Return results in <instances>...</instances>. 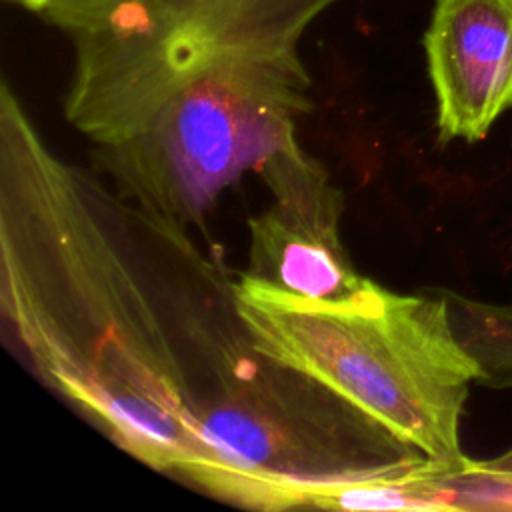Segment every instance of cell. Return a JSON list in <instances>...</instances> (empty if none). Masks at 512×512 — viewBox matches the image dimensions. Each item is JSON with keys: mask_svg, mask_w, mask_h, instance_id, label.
<instances>
[{"mask_svg": "<svg viewBox=\"0 0 512 512\" xmlns=\"http://www.w3.org/2000/svg\"><path fill=\"white\" fill-rule=\"evenodd\" d=\"M0 308L36 372L124 452L200 486L292 368L190 232L60 158L0 90Z\"/></svg>", "mask_w": 512, "mask_h": 512, "instance_id": "1", "label": "cell"}, {"mask_svg": "<svg viewBox=\"0 0 512 512\" xmlns=\"http://www.w3.org/2000/svg\"><path fill=\"white\" fill-rule=\"evenodd\" d=\"M338 0H52L72 44L64 116L92 170L152 220L194 234L220 192L296 140L308 26Z\"/></svg>", "mask_w": 512, "mask_h": 512, "instance_id": "2", "label": "cell"}, {"mask_svg": "<svg viewBox=\"0 0 512 512\" xmlns=\"http://www.w3.org/2000/svg\"><path fill=\"white\" fill-rule=\"evenodd\" d=\"M236 300L260 352L318 380L438 464H460V420L480 376L444 296L370 278L342 298H308L242 274Z\"/></svg>", "mask_w": 512, "mask_h": 512, "instance_id": "3", "label": "cell"}, {"mask_svg": "<svg viewBox=\"0 0 512 512\" xmlns=\"http://www.w3.org/2000/svg\"><path fill=\"white\" fill-rule=\"evenodd\" d=\"M270 204L250 218L246 276L308 298H342L360 276L342 242L344 196L298 140L258 170Z\"/></svg>", "mask_w": 512, "mask_h": 512, "instance_id": "4", "label": "cell"}, {"mask_svg": "<svg viewBox=\"0 0 512 512\" xmlns=\"http://www.w3.org/2000/svg\"><path fill=\"white\" fill-rule=\"evenodd\" d=\"M424 52L438 138H486L512 108V0H434Z\"/></svg>", "mask_w": 512, "mask_h": 512, "instance_id": "5", "label": "cell"}, {"mask_svg": "<svg viewBox=\"0 0 512 512\" xmlns=\"http://www.w3.org/2000/svg\"><path fill=\"white\" fill-rule=\"evenodd\" d=\"M456 338L480 368L476 384L512 388V306L442 294Z\"/></svg>", "mask_w": 512, "mask_h": 512, "instance_id": "6", "label": "cell"}, {"mask_svg": "<svg viewBox=\"0 0 512 512\" xmlns=\"http://www.w3.org/2000/svg\"><path fill=\"white\" fill-rule=\"evenodd\" d=\"M480 464L488 470H494V472H508L512 474V448H508L506 452L490 458V460H480Z\"/></svg>", "mask_w": 512, "mask_h": 512, "instance_id": "7", "label": "cell"}, {"mask_svg": "<svg viewBox=\"0 0 512 512\" xmlns=\"http://www.w3.org/2000/svg\"><path fill=\"white\" fill-rule=\"evenodd\" d=\"M10 2H14V4H20L22 8H26V10H30V12H40L46 4H50L52 0H10Z\"/></svg>", "mask_w": 512, "mask_h": 512, "instance_id": "8", "label": "cell"}]
</instances>
